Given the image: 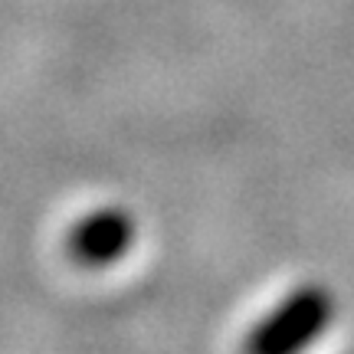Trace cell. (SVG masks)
Wrapping results in <instances>:
<instances>
[{
    "label": "cell",
    "mask_w": 354,
    "mask_h": 354,
    "mask_svg": "<svg viewBox=\"0 0 354 354\" xmlns=\"http://www.w3.org/2000/svg\"><path fill=\"white\" fill-rule=\"evenodd\" d=\"M335 292L322 282H302L250 328L243 354H308L335 325Z\"/></svg>",
    "instance_id": "1"
},
{
    "label": "cell",
    "mask_w": 354,
    "mask_h": 354,
    "mask_svg": "<svg viewBox=\"0 0 354 354\" xmlns=\"http://www.w3.org/2000/svg\"><path fill=\"white\" fill-rule=\"evenodd\" d=\"M138 240V220L128 207H95L73 223L66 250L86 269H109L122 263Z\"/></svg>",
    "instance_id": "2"
}]
</instances>
